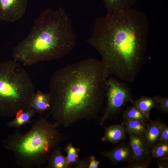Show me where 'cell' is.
Listing matches in <instances>:
<instances>
[{
	"label": "cell",
	"mask_w": 168,
	"mask_h": 168,
	"mask_svg": "<svg viewBox=\"0 0 168 168\" xmlns=\"http://www.w3.org/2000/svg\"><path fill=\"white\" fill-rule=\"evenodd\" d=\"M149 30L146 14L133 8L96 19L87 42L100 55L105 82L111 76L134 82L145 62Z\"/></svg>",
	"instance_id": "6da1fadb"
},
{
	"label": "cell",
	"mask_w": 168,
	"mask_h": 168,
	"mask_svg": "<svg viewBox=\"0 0 168 168\" xmlns=\"http://www.w3.org/2000/svg\"><path fill=\"white\" fill-rule=\"evenodd\" d=\"M105 82L100 61L94 58L68 64L55 71L49 84V111L59 126L96 119L104 108Z\"/></svg>",
	"instance_id": "7a4b0ae2"
},
{
	"label": "cell",
	"mask_w": 168,
	"mask_h": 168,
	"mask_svg": "<svg viewBox=\"0 0 168 168\" xmlns=\"http://www.w3.org/2000/svg\"><path fill=\"white\" fill-rule=\"evenodd\" d=\"M76 36L64 8L48 9L34 22L31 31L13 48V59L24 66L57 59L74 48Z\"/></svg>",
	"instance_id": "3957f363"
},
{
	"label": "cell",
	"mask_w": 168,
	"mask_h": 168,
	"mask_svg": "<svg viewBox=\"0 0 168 168\" xmlns=\"http://www.w3.org/2000/svg\"><path fill=\"white\" fill-rule=\"evenodd\" d=\"M47 118L40 116L26 133L16 129L3 140L4 147L13 153L15 162L21 167H40L62 142L63 137L59 126L56 122H49Z\"/></svg>",
	"instance_id": "277c9868"
},
{
	"label": "cell",
	"mask_w": 168,
	"mask_h": 168,
	"mask_svg": "<svg viewBox=\"0 0 168 168\" xmlns=\"http://www.w3.org/2000/svg\"><path fill=\"white\" fill-rule=\"evenodd\" d=\"M35 92L22 65L13 59L0 63V116L12 117L18 111L27 109Z\"/></svg>",
	"instance_id": "5b68a950"
},
{
	"label": "cell",
	"mask_w": 168,
	"mask_h": 168,
	"mask_svg": "<svg viewBox=\"0 0 168 168\" xmlns=\"http://www.w3.org/2000/svg\"><path fill=\"white\" fill-rule=\"evenodd\" d=\"M105 84L106 103L99 121L101 127L106 121L117 117L125 104L131 102L133 97L129 88L112 76L106 79Z\"/></svg>",
	"instance_id": "8992f818"
},
{
	"label": "cell",
	"mask_w": 168,
	"mask_h": 168,
	"mask_svg": "<svg viewBox=\"0 0 168 168\" xmlns=\"http://www.w3.org/2000/svg\"><path fill=\"white\" fill-rule=\"evenodd\" d=\"M27 0H0V21L14 22L21 18L26 9Z\"/></svg>",
	"instance_id": "52a82bcc"
},
{
	"label": "cell",
	"mask_w": 168,
	"mask_h": 168,
	"mask_svg": "<svg viewBox=\"0 0 168 168\" xmlns=\"http://www.w3.org/2000/svg\"><path fill=\"white\" fill-rule=\"evenodd\" d=\"M98 152L102 156L108 158L113 165L127 161L129 162L133 158V150L129 143H121L110 151Z\"/></svg>",
	"instance_id": "ba28073f"
},
{
	"label": "cell",
	"mask_w": 168,
	"mask_h": 168,
	"mask_svg": "<svg viewBox=\"0 0 168 168\" xmlns=\"http://www.w3.org/2000/svg\"><path fill=\"white\" fill-rule=\"evenodd\" d=\"M128 135L129 144L133 153V158L132 161L144 160L150 158L149 149L143 135L135 133H130Z\"/></svg>",
	"instance_id": "9c48e42d"
},
{
	"label": "cell",
	"mask_w": 168,
	"mask_h": 168,
	"mask_svg": "<svg viewBox=\"0 0 168 168\" xmlns=\"http://www.w3.org/2000/svg\"><path fill=\"white\" fill-rule=\"evenodd\" d=\"M50 94L38 90L35 91L31 99L29 108L35 109L36 113L41 116L46 111H49L50 108Z\"/></svg>",
	"instance_id": "30bf717a"
},
{
	"label": "cell",
	"mask_w": 168,
	"mask_h": 168,
	"mask_svg": "<svg viewBox=\"0 0 168 168\" xmlns=\"http://www.w3.org/2000/svg\"><path fill=\"white\" fill-rule=\"evenodd\" d=\"M104 135L101 138L103 142L115 144L125 137L126 130L123 124H113L104 127Z\"/></svg>",
	"instance_id": "8fae6325"
},
{
	"label": "cell",
	"mask_w": 168,
	"mask_h": 168,
	"mask_svg": "<svg viewBox=\"0 0 168 168\" xmlns=\"http://www.w3.org/2000/svg\"><path fill=\"white\" fill-rule=\"evenodd\" d=\"M107 9V16L121 14L132 9L136 0H103Z\"/></svg>",
	"instance_id": "7c38bea8"
},
{
	"label": "cell",
	"mask_w": 168,
	"mask_h": 168,
	"mask_svg": "<svg viewBox=\"0 0 168 168\" xmlns=\"http://www.w3.org/2000/svg\"><path fill=\"white\" fill-rule=\"evenodd\" d=\"M36 113L35 110L32 108H29L25 110H20L16 113L15 118L7 125L10 128H21L26 124L30 123Z\"/></svg>",
	"instance_id": "4fadbf2b"
},
{
	"label": "cell",
	"mask_w": 168,
	"mask_h": 168,
	"mask_svg": "<svg viewBox=\"0 0 168 168\" xmlns=\"http://www.w3.org/2000/svg\"><path fill=\"white\" fill-rule=\"evenodd\" d=\"M149 122L148 124L147 129L143 135L149 149L160 140L161 137L160 122L159 120H151Z\"/></svg>",
	"instance_id": "5bb4252c"
},
{
	"label": "cell",
	"mask_w": 168,
	"mask_h": 168,
	"mask_svg": "<svg viewBox=\"0 0 168 168\" xmlns=\"http://www.w3.org/2000/svg\"><path fill=\"white\" fill-rule=\"evenodd\" d=\"M157 96L149 97L142 96L135 101L131 102L144 114L148 118L151 110L156 108L157 103Z\"/></svg>",
	"instance_id": "9a60e30c"
},
{
	"label": "cell",
	"mask_w": 168,
	"mask_h": 168,
	"mask_svg": "<svg viewBox=\"0 0 168 168\" xmlns=\"http://www.w3.org/2000/svg\"><path fill=\"white\" fill-rule=\"evenodd\" d=\"M47 162L49 168H67L66 156L63 154L60 148L51 152Z\"/></svg>",
	"instance_id": "2e32d148"
},
{
	"label": "cell",
	"mask_w": 168,
	"mask_h": 168,
	"mask_svg": "<svg viewBox=\"0 0 168 168\" xmlns=\"http://www.w3.org/2000/svg\"><path fill=\"white\" fill-rule=\"evenodd\" d=\"M124 124L125 126L126 132L130 133L143 135L148 127V124L140 121L124 120Z\"/></svg>",
	"instance_id": "e0dca14e"
},
{
	"label": "cell",
	"mask_w": 168,
	"mask_h": 168,
	"mask_svg": "<svg viewBox=\"0 0 168 168\" xmlns=\"http://www.w3.org/2000/svg\"><path fill=\"white\" fill-rule=\"evenodd\" d=\"M123 117L124 120H134L146 123L151 121L150 118L144 114L133 105L127 108L124 110Z\"/></svg>",
	"instance_id": "ac0fdd59"
},
{
	"label": "cell",
	"mask_w": 168,
	"mask_h": 168,
	"mask_svg": "<svg viewBox=\"0 0 168 168\" xmlns=\"http://www.w3.org/2000/svg\"><path fill=\"white\" fill-rule=\"evenodd\" d=\"M63 151L67 153L66 156L67 168L76 166L79 161L78 154L80 149L74 146L71 143H69L64 148Z\"/></svg>",
	"instance_id": "d6986e66"
},
{
	"label": "cell",
	"mask_w": 168,
	"mask_h": 168,
	"mask_svg": "<svg viewBox=\"0 0 168 168\" xmlns=\"http://www.w3.org/2000/svg\"><path fill=\"white\" fill-rule=\"evenodd\" d=\"M150 149L151 156L154 158H168V143L160 140Z\"/></svg>",
	"instance_id": "ffe728a7"
},
{
	"label": "cell",
	"mask_w": 168,
	"mask_h": 168,
	"mask_svg": "<svg viewBox=\"0 0 168 168\" xmlns=\"http://www.w3.org/2000/svg\"><path fill=\"white\" fill-rule=\"evenodd\" d=\"M151 162L150 159L144 160H134L129 162L124 166V168H147L149 167Z\"/></svg>",
	"instance_id": "44dd1931"
},
{
	"label": "cell",
	"mask_w": 168,
	"mask_h": 168,
	"mask_svg": "<svg viewBox=\"0 0 168 168\" xmlns=\"http://www.w3.org/2000/svg\"><path fill=\"white\" fill-rule=\"evenodd\" d=\"M157 96V103L156 108L161 112L167 113L168 112V98L160 95Z\"/></svg>",
	"instance_id": "7402d4cb"
},
{
	"label": "cell",
	"mask_w": 168,
	"mask_h": 168,
	"mask_svg": "<svg viewBox=\"0 0 168 168\" xmlns=\"http://www.w3.org/2000/svg\"><path fill=\"white\" fill-rule=\"evenodd\" d=\"M160 128L161 132L160 140L168 143V127L165 124L160 123Z\"/></svg>",
	"instance_id": "603a6c76"
},
{
	"label": "cell",
	"mask_w": 168,
	"mask_h": 168,
	"mask_svg": "<svg viewBox=\"0 0 168 168\" xmlns=\"http://www.w3.org/2000/svg\"><path fill=\"white\" fill-rule=\"evenodd\" d=\"M89 163V157L85 158L80 160L74 167L75 168H88Z\"/></svg>",
	"instance_id": "cb8c5ba5"
},
{
	"label": "cell",
	"mask_w": 168,
	"mask_h": 168,
	"mask_svg": "<svg viewBox=\"0 0 168 168\" xmlns=\"http://www.w3.org/2000/svg\"><path fill=\"white\" fill-rule=\"evenodd\" d=\"M156 159V162L158 168H168V158H160Z\"/></svg>",
	"instance_id": "d4e9b609"
},
{
	"label": "cell",
	"mask_w": 168,
	"mask_h": 168,
	"mask_svg": "<svg viewBox=\"0 0 168 168\" xmlns=\"http://www.w3.org/2000/svg\"><path fill=\"white\" fill-rule=\"evenodd\" d=\"M89 163L88 168H98L100 162L96 159L94 155H92L89 157Z\"/></svg>",
	"instance_id": "484cf974"
}]
</instances>
